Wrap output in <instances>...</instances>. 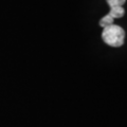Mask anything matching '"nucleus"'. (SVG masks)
Returning <instances> with one entry per match:
<instances>
[{"mask_svg":"<svg viewBox=\"0 0 127 127\" xmlns=\"http://www.w3.org/2000/svg\"><path fill=\"white\" fill-rule=\"evenodd\" d=\"M102 38L105 43L110 47L119 48L123 46L125 39V31L123 28L117 25H110L105 27L102 33Z\"/></svg>","mask_w":127,"mask_h":127,"instance_id":"f257e3e1","label":"nucleus"},{"mask_svg":"<svg viewBox=\"0 0 127 127\" xmlns=\"http://www.w3.org/2000/svg\"><path fill=\"white\" fill-rule=\"evenodd\" d=\"M125 14V11L123 9V6H116V7H110V12L108 15H110L113 19L114 18H121Z\"/></svg>","mask_w":127,"mask_h":127,"instance_id":"f03ea898","label":"nucleus"},{"mask_svg":"<svg viewBox=\"0 0 127 127\" xmlns=\"http://www.w3.org/2000/svg\"><path fill=\"white\" fill-rule=\"evenodd\" d=\"M113 20H114V19L111 17L110 15L107 14L106 16H104V17H103L100 20V26L103 27V28H105V27H108L110 25H113Z\"/></svg>","mask_w":127,"mask_h":127,"instance_id":"7ed1b4c3","label":"nucleus"},{"mask_svg":"<svg viewBox=\"0 0 127 127\" xmlns=\"http://www.w3.org/2000/svg\"><path fill=\"white\" fill-rule=\"evenodd\" d=\"M110 7H116V6H123V4L126 2V0H106Z\"/></svg>","mask_w":127,"mask_h":127,"instance_id":"20e7f679","label":"nucleus"}]
</instances>
